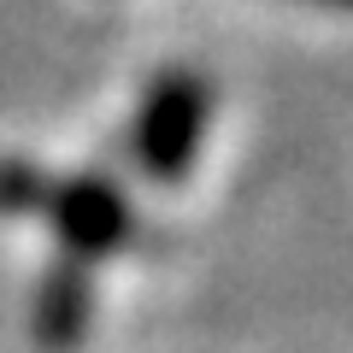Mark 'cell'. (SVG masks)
I'll return each instance as SVG.
<instances>
[{"label":"cell","mask_w":353,"mask_h":353,"mask_svg":"<svg viewBox=\"0 0 353 353\" xmlns=\"http://www.w3.org/2000/svg\"><path fill=\"white\" fill-rule=\"evenodd\" d=\"M206 118H212V88L194 71H165L141 94L136 124H130V159L148 183H183L201 159Z\"/></svg>","instance_id":"obj_1"},{"label":"cell","mask_w":353,"mask_h":353,"mask_svg":"<svg viewBox=\"0 0 353 353\" xmlns=\"http://www.w3.org/2000/svg\"><path fill=\"white\" fill-rule=\"evenodd\" d=\"M41 218H48L59 253L71 265H88V271L130 241V201H124V189H118L112 176H94V171L53 183L48 201H41Z\"/></svg>","instance_id":"obj_2"},{"label":"cell","mask_w":353,"mask_h":353,"mask_svg":"<svg viewBox=\"0 0 353 353\" xmlns=\"http://www.w3.org/2000/svg\"><path fill=\"white\" fill-rule=\"evenodd\" d=\"M94 324V277L88 265H71L59 259L48 277L36 283V306H30V336L41 341L48 353H65L88 336Z\"/></svg>","instance_id":"obj_3"},{"label":"cell","mask_w":353,"mask_h":353,"mask_svg":"<svg viewBox=\"0 0 353 353\" xmlns=\"http://www.w3.org/2000/svg\"><path fill=\"white\" fill-rule=\"evenodd\" d=\"M53 176L30 159H0V212L6 218H41V201H48Z\"/></svg>","instance_id":"obj_4"},{"label":"cell","mask_w":353,"mask_h":353,"mask_svg":"<svg viewBox=\"0 0 353 353\" xmlns=\"http://www.w3.org/2000/svg\"><path fill=\"white\" fill-rule=\"evenodd\" d=\"M318 6H353V0H318Z\"/></svg>","instance_id":"obj_5"}]
</instances>
